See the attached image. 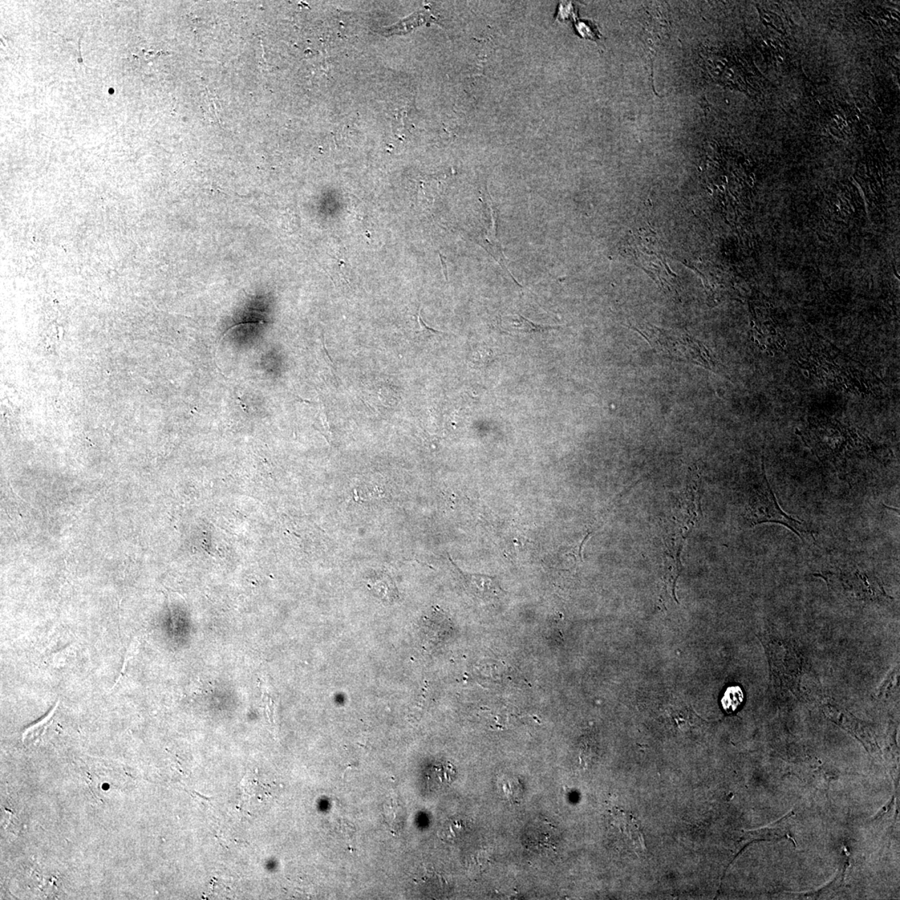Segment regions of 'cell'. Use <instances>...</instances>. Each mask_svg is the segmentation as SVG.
<instances>
[{"mask_svg":"<svg viewBox=\"0 0 900 900\" xmlns=\"http://www.w3.org/2000/svg\"><path fill=\"white\" fill-rule=\"evenodd\" d=\"M745 517L751 526L774 523L787 527L802 539L809 534L803 523L782 510L765 474L760 484L753 489L746 507Z\"/></svg>","mask_w":900,"mask_h":900,"instance_id":"obj_1","label":"cell"},{"mask_svg":"<svg viewBox=\"0 0 900 900\" xmlns=\"http://www.w3.org/2000/svg\"><path fill=\"white\" fill-rule=\"evenodd\" d=\"M831 590L844 597L857 601H873L889 598L879 579L874 574L858 569H844L823 573Z\"/></svg>","mask_w":900,"mask_h":900,"instance_id":"obj_2","label":"cell"},{"mask_svg":"<svg viewBox=\"0 0 900 900\" xmlns=\"http://www.w3.org/2000/svg\"><path fill=\"white\" fill-rule=\"evenodd\" d=\"M659 333L655 335L650 332L648 340L653 347L663 352V354L696 364L704 363L703 352L700 348L701 344H697L696 341H693L689 337H682V336L676 337V335L670 337L668 334H664L663 332Z\"/></svg>","mask_w":900,"mask_h":900,"instance_id":"obj_3","label":"cell"},{"mask_svg":"<svg viewBox=\"0 0 900 900\" xmlns=\"http://www.w3.org/2000/svg\"><path fill=\"white\" fill-rule=\"evenodd\" d=\"M449 559L460 574L466 590L474 598L484 601H491V600L500 599L502 596L506 594V592L502 589L500 581L496 577L489 576L487 574L465 573L458 568L451 559Z\"/></svg>","mask_w":900,"mask_h":900,"instance_id":"obj_4","label":"cell"},{"mask_svg":"<svg viewBox=\"0 0 900 900\" xmlns=\"http://www.w3.org/2000/svg\"><path fill=\"white\" fill-rule=\"evenodd\" d=\"M88 776L91 789L96 794L108 793L123 787L124 772L120 769H88Z\"/></svg>","mask_w":900,"mask_h":900,"instance_id":"obj_5","label":"cell"},{"mask_svg":"<svg viewBox=\"0 0 900 900\" xmlns=\"http://www.w3.org/2000/svg\"><path fill=\"white\" fill-rule=\"evenodd\" d=\"M448 632L447 618L436 613L425 617L421 627V635L427 646H433L443 641L447 637Z\"/></svg>","mask_w":900,"mask_h":900,"instance_id":"obj_6","label":"cell"},{"mask_svg":"<svg viewBox=\"0 0 900 900\" xmlns=\"http://www.w3.org/2000/svg\"><path fill=\"white\" fill-rule=\"evenodd\" d=\"M500 326L503 331L507 334H530L534 332H541L549 330H553L558 327L552 326H542L531 322L530 320L523 317L522 315H507L500 318Z\"/></svg>","mask_w":900,"mask_h":900,"instance_id":"obj_7","label":"cell"},{"mask_svg":"<svg viewBox=\"0 0 900 900\" xmlns=\"http://www.w3.org/2000/svg\"><path fill=\"white\" fill-rule=\"evenodd\" d=\"M491 213H492V218L494 221L492 229L489 231V232L486 234L484 238L485 241L484 243H482L481 245L485 247V249L487 250L488 252L490 254H491L494 259H496V261L498 263H500V265L502 266L503 270H505L506 272H508L509 276L514 279L513 275L510 274L509 271L508 267H507L506 259L504 255V253H503L501 244L500 241H498L496 237L497 214L496 210L493 209L492 205H491ZM514 281H516V279H514Z\"/></svg>","mask_w":900,"mask_h":900,"instance_id":"obj_8","label":"cell"},{"mask_svg":"<svg viewBox=\"0 0 900 900\" xmlns=\"http://www.w3.org/2000/svg\"><path fill=\"white\" fill-rule=\"evenodd\" d=\"M368 587L373 593L378 596L381 599L385 600V601L392 603L399 598L398 590L396 589L394 581L387 575L376 579H371L368 583Z\"/></svg>","mask_w":900,"mask_h":900,"instance_id":"obj_9","label":"cell"},{"mask_svg":"<svg viewBox=\"0 0 900 900\" xmlns=\"http://www.w3.org/2000/svg\"><path fill=\"white\" fill-rule=\"evenodd\" d=\"M59 704L58 700L57 701L55 706L53 708L52 711H50L44 719L39 721L38 723L32 725L31 727L26 729V731L24 732L22 736L24 744H35V742L37 741L39 738H41L44 733L46 732V729L50 727L52 724L53 718H54L55 713L57 711V709H58Z\"/></svg>","mask_w":900,"mask_h":900,"instance_id":"obj_10","label":"cell"},{"mask_svg":"<svg viewBox=\"0 0 900 900\" xmlns=\"http://www.w3.org/2000/svg\"><path fill=\"white\" fill-rule=\"evenodd\" d=\"M406 812L399 801L393 798L384 808V818L387 824L393 830L399 831L403 828Z\"/></svg>","mask_w":900,"mask_h":900,"instance_id":"obj_11","label":"cell"},{"mask_svg":"<svg viewBox=\"0 0 900 900\" xmlns=\"http://www.w3.org/2000/svg\"><path fill=\"white\" fill-rule=\"evenodd\" d=\"M744 702V693L739 686H733L725 691L721 704L729 713L735 712Z\"/></svg>","mask_w":900,"mask_h":900,"instance_id":"obj_12","label":"cell"},{"mask_svg":"<svg viewBox=\"0 0 900 900\" xmlns=\"http://www.w3.org/2000/svg\"><path fill=\"white\" fill-rule=\"evenodd\" d=\"M897 678H899V670L894 668V670L891 671L890 674L886 677L885 682H883L881 686L879 688L878 691L876 692V696H885L886 693L889 692L890 689L894 686Z\"/></svg>","mask_w":900,"mask_h":900,"instance_id":"obj_13","label":"cell"},{"mask_svg":"<svg viewBox=\"0 0 900 900\" xmlns=\"http://www.w3.org/2000/svg\"><path fill=\"white\" fill-rule=\"evenodd\" d=\"M418 322H419V324H420V330H419V332L431 331V332H433V333H437V334H439V333H443V332H440V331H438V330H433V328H431L428 327V326H426V324H425L424 323L422 318H421L420 314L419 315H418Z\"/></svg>","mask_w":900,"mask_h":900,"instance_id":"obj_14","label":"cell"},{"mask_svg":"<svg viewBox=\"0 0 900 900\" xmlns=\"http://www.w3.org/2000/svg\"><path fill=\"white\" fill-rule=\"evenodd\" d=\"M440 261H441V263H442V266H443V270H444V275H445L446 279H448L447 265H446V263H445V262H444V257L442 256L441 254H440Z\"/></svg>","mask_w":900,"mask_h":900,"instance_id":"obj_15","label":"cell"}]
</instances>
